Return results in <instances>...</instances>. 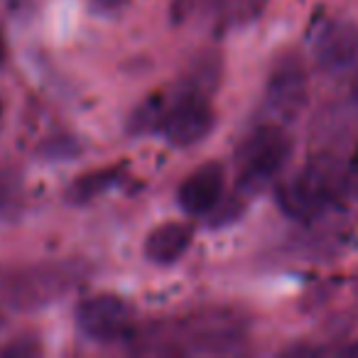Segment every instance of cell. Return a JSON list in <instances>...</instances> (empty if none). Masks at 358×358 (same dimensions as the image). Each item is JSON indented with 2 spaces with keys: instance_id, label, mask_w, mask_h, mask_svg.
Wrapping results in <instances>:
<instances>
[{
  "instance_id": "obj_4",
  "label": "cell",
  "mask_w": 358,
  "mask_h": 358,
  "mask_svg": "<svg viewBox=\"0 0 358 358\" xmlns=\"http://www.w3.org/2000/svg\"><path fill=\"white\" fill-rule=\"evenodd\" d=\"M214 128V110L209 99L199 94H185L179 91L177 101L162 108L157 123V133L164 135L174 148H192L201 143Z\"/></svg>"
},
{
  "instance_id": "obj_6",
  "label": "cell",
  "mask_w": 358,
  "mask_h": 358,
  "mask_svg": "<svg viewBox=\"0 0 358 358\" xmlns=\"http://www.w3.org/2000/svg\"><path fill=\"white\" fill-rule=\"evenodd\" d=\"M307 103V71L297 57H285L265 86V110L275 123H289Z\"/></svg>"
},
{
  "instance_id": "obj_1",
  "label": "cell",
  "mask_w": 358,
  "mask_h": 358,
  "mask_svg": "<svg viewBox=\"0 0 358 358\" xmlns=\"http://www.w3.org/2000/svg\"><path fill=\"white\" fill-rule=\"evenodd\" d=\"M159 346L152 348L157 353H224L234 351L245 341V319L229 309H214V312H199L185 322L174 324L157 336H152Z\"/></svg>"
},
{
  "instance_id": "obj_10",
  "label": "cell",
  "mask_w": 358,
  "mask_h": 358,
  "mask_svg": "<svg viewBox=\"0 0 358 358\" xmlns=\"http://www.w3.org/2000/svg\"><path fill=\"white\" fill-rule=\"evenodd\" d=\"M123 182V169L110 167V169H96V172L81 174L69 189V199L74 204H86V201L96 199L103 192L113 189Z\"/></svg>"
},
{
  "instance_id": "obj_2",
  "label": "cell",
  "mask_w": 358,
  "mask_h": 358,
  "mask_svg": "<svg viewBox=\"0 0 358 358\" xmlns=\"http://www.w3.org/2000/svg\"><path fill=\"white\" fill-rule=\"evenodd\" d=\"M346 189V174L334 162L317 159L278 187V206L292 219L307 221L331 209Z\"/></svg>"
},
{
  "instance_id": "obj_7",
  "label": "cell",
  "mask_w": 358,
  "mask_h": 358,
  "mask_svg": "<svg viewBox=\"0 0 358 358\" xmlns=\"http://www.w3.org/2000/svg\"><path fill=\"white\" fill-rule=\"evenodd\" d=\"M314 59L324 71H343L358 59V27L346 20H331L314 37Z\"/></svg>"
},
{
  "instance_id": "obj_19",
  "label": "cell",
  "mask_w": 358,
  "mask_h": 358,
  "mask_svg": "<svg viewBox=\"0 0 358 358\" xmlns=\"http://www.w3.org/2000/svg\"><path fill=\"white\" fill-rule=\"evenodd\" d=\"M0 113H3V108H0Z\"/></svg>"
},
{
  "instance_id": "obj_5",
  "label": "cell",
  "mask_w": 358,
  "mask_h": 358,
  "mask_svg": "<svg viewBox=\"0 0 358 358\" xmlns=\"http://www.w3.org/2000/svg\"><path fill=\"white\" fill-rule=\"evenodd\" d=\"M76 324L91 341L115 343L133 334V309L115 294H94L76 307Z\"/></svg>"
},
{
  "instance_id": "obj_8",
  "label": "cell",
  "mask_w": 358,
  "mask_h": 358,
  "mask_svg": "<svg viewBox=\"0 0 358 358\" xmlns=\"http://www.w3.org/2000/svg\"><path fill=\"white\" fill-rule=\"evenodd\" d=\"M226 172L219 162H209L192 172L177 192L179 206L192 216H204L219 206L224 196Z\"/></svg>"
},
{
  "instance_id": "obj_3",
  "label": "cell",
  "mask_w": 358,
  "mask_h": 358,
  "mask_svg": "<svg viewBox=\"0 0 358 358\" xmlns=\"http://www.w3.org/2000/svg\"><path fill=\"white\" fill-rule=\"evenodd\" d=\"M292 155V140L282 125H263L250 138H245L238 152L241 189H258L278 177Z\"/></svg>"
},
{
  "instance_id": "obj_14",
  "label": "cell",
  "mask_w": 358,
  "mask_h": 358,
  "mask_svg": "<svg viewBox=\"0 0 358 358\" xmlns=\"http://www.w3.org/2000/svg\"><path fill=\"white\" fill-rule=\"evenodd\" d=\"M196 8H201L204 13H221L226 8L229 0H192Z\"/></svg>"
},
{
  "instance_id": "obj_15",
  "label": "cell",
  "mask_w": 358,
  "mask_h": 358,
  "mask_svg": "<svg viewBox=\"0 0 358 358\" xmlns=\"http://www.w3.org/2000/svg\"><path fill=\"white\" fill-rule=\"evenodd\" d=\"M99 6H103V8H113V6H118L120 0H96Z\"/></svg>"
},
{
  "instance_id": "obj_12",
  "label": "cell",
  "mask_w": 358,
  "mask_h": 358,
  "mask_svg": "<svg viewBox=\"0 0 358 358\" xmlns=\"http://www.w3.org/2000/svg\"><path fill=\"white\" fill-rule=\"evenodd\" d=\"M162 108H164V103L159 99L143 101V106L130 115V123H128L130 133H150V130H157Z\"/></svg>"
},
{
  "instance_id": "obj_11",
  "label": "cell",
  "mask_w": 358,
  "mask_h": 358,
  "mask_svg": "<svg viewBox=\"0 0 358 358\" xmlns=\"http://www.w3.org/2000/svg\"><path fill=\"white\" fill-rule=\"evenodd\" d=\"M221 76V62L219 57L214 55H204L199 62H194L187 74V81L182 84L185 94H199V96H206L209 91L216 89V81Z\"/></svg>"
},
{
  "instance_id": "obj_17",
  "label": "cell",
  "mask_w": 358,
  "mask_h": 358,
  "mask_svg": "<svg viewBox=\"0 0 358 358\" xmlns=\"http://www.w3.org/2000/svg\"><path fill=\"white\" fill-rule=\"evenodd\" d=\"M346 353H351V356H358V343H353V346L346 348Z\"/></svg>"
},
{
  "instance_id": "obj_18",
  "label": "cell",
  "mask_w": 358,
  "mask_h": 358,
  "mask_svg": "<svg viewBox=\"0 0 358 358\" xmlns=\"http://www.w3.org/2000/svg\"><path fill=\"white\" fill-rule=\"evenodd\" d=\"M3 57H6V45H3V35H0V62H3Z\"/></svg>"
},
{
  "instance_id": "obj_9",
  "label": "cell",
  "mask_w": 358,
  "mask_h": 358,
  "mask_svg": "<svg viewBox=\"0 0 358 358\" xmlns=\"http://www.w3.org/2000/svg\"><path fill=\"white\" fill-rule=\"evenodd\" d=\"M192 245V229L187 224H162L150 231L143 253L155 265H174Z\"/></svg>"
},
{
  "instance_id": "obj_16",
  "label": "cell",
  "mask_w": 358,
  "mask_h": 358,
  "mask_svg": "<svg viewBox=\"0 0 358 358\" xmlns=\"http://www.w3.org/2000/svg\"><path fill=\"white\" fill-rule=\"evenodd\" d=\"M351 94H353V101H356V103H358V74H356V79H353Z\"/></svg>"
},
{
  "instance_id": "obj_13",
  "label": "cell",
  "mask_w": 358,
  "mask_h": 358,
  "mask_svg": "<svg viewBox=\"0 0 358 358\" xmlns=\"http://www.w3.org/2000/svg\"><path fill=\"white\" fill-rule=\"evenodd\" d=\"M74 152H76L74 140H66V138L50 140L45 145V155H50V157H66V155H74Z\"/></svg>"
}]
</instances>
